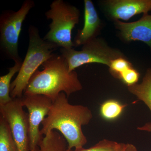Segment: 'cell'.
Instances as JSON below:
<instances>
[{"label":"cell","mask_w":151,"mask_h":151,"mask_svg":"<svg viewBox=\"0 0 151 151\" xmlns=\"http://www.w3.org/2000/svg\"><path fill=\"white\" fill-rule=\"evenodd\" d=\"M92 118L89 108L70 104L65 93L61 92L42 123L40 134L44 136L53 130L58 131L66 140L68 148H81L87 142L82 127L89 124Z\"/></svg>","instance_id":"obj_1"},{"label":"cell","mask_w":151,"mask_h":151,"mask_svg":"<svg viewBox=\"0 0 151 151\" xmlns=\"http://www.w3.org/2000/svg\"><path fill=\"white\" fill-rule=\"evenodd\" d=\"M41 66L43 69H37L34 73L24 95H43L53 102L61 92L68 97L82 89L77 73L69 71L67 63L62 55L53 53Z\"/></svg>","instance_id":"obj_2"},{"label":"cell","mask_w":151,"mask_h":151,"mask_svg":"<svg viewBox=\"0 0 151 151\" xmlns=\"http://www.w3.org/2000/svg\"><path fill=\"white\" fill-rule=\"evenodd\" d=\"M28 35L29 41L25 57L16 78L11 83L10 96L13 99L23 97L34 73L59 47L41 37L38 29L35 26H29Z\"/></svg>","instance_id":"obj_3"},{"label":"cell","mask_w":151,"mask_h":151,"mask_svg":"<svg viewBox=\"0 0 151 151\" xmlns=\"http://www.w3.org/2000/svg\"><path fill=\"white\" fill-rule=\"evenodd\" d=\"M50 6V9L45 13V16L47 19L51 20V22L44 39L61 48H73L75 46L71 40V32L79 22L80 11L63 0H55Z\"/></svg>","instance_id":"obj_4"},{"label":"cell","mask_w":151,"mask_h":151,"mask_svg":"<svg viewBox=\"0 0 151 151\" xmlns=\"http://www.w3.org/2000/svg\"><path fill=\"white\" fill-rule=\"evenodd\" d=\"M35 6L32 0H25L19 10L5 11L0 15V48L7 58L14 63L23 61L19 54V38L23 23Z\"/></svg>","instance_id":"obj_5"},{"label":"cell","mask_w":151,"mask_h":151,"mask_svg":"<svg viewBox=\"0 0 151 151\" xmlns=\"http://www.w3.org/2000/svg\"><path fill=\"white\" fill-rule=\"evenodd\" d=\"M60 51L67 62L70 72L87 63H102L109 67L113 60L124 56L119 50L96 38L83 45L81 50L61 48Z\"/></svg>","instance_id":"obj_6"},{"label":"cell","mask_w":151,"mask_h":151,"mask_svg":"<svg viewBox=\"0 0 151 151\" xmlns=\"http://www.w3.org/2000/svg\"><path fill=\"white\" fill-rule=\"evenodd\" d=\"M22 97L0 105V113L9 124L19 151H30L29 115L24 110Z\"/></svg>","instance_id":"obj_7"},{"label":"cell","mask_w":151,"mask_h":151,"mask_svg":"<svg viewBox=\"0 0 151 151\" xmlns=\"http://www.w3.org/2000/svg\"><path fill=\"white\" fill-rule=\"evenodd\" d=\"M23 104L27 108L29 119V137L30 151H35L43 136L40 126L47 116L52 101L43 95H24Z\"/></svg>","instance_id":"obj_8"},{"label":"cell","mask_w":151,"mask_h":151,"mask_svg":"<svg viewBox=\"0 0 151 151\" xmlns=\"http://www.w3.org/2000/svg\"><path fill=\"white\" fill-rule=\"evenodd\" d=\"M108 13L116 20L127 21L141 13L151 10V0H110L105 2Z\"/></svg>","instance_id":"obj_9"},{"label":"cell","mask_w":151,"mask_h":151,"mask_svg":"<svg viewBox=\"0 0 151 151\" xmlns=\"http://www.w3.org/2000/svg\"><path fill=\"white\" fill-rule=\"evenodd\" d=\"M115 25L125 40L140 41L151 49V15L144 14L139 20L132 22L116 20Z\"/></svg>","instance_id":"obj_10"},{"label":"cell","mask_w":151,"mask_h":151,"mask_svg":"<svg viewBox=\"0 0 151 151\" xmlns=\"http://www.w3.org/2000/svg\"><path fill=\"white\" fill-rule=\"evenodd\" d=\"M84 27L78 30L73 41L74 46L83 45L96 38L101 25V21L98 17L94 4L90 0H84Z\"/></svg>","instance_id":"obj_11"},{"label":"cell","mask_w":151,"mask_h":151,"mask_svg":"<svg viewBox=\"0 0 151 151\" xmlns=\"http://www.w3.org/2000/svg\"><path fill=\"white\" fill-rule=\"evenodd\" d=\"M65 138L58 131L53 130L45 135L35 151H70Z\"/></svg>","instance_id":"obj_12"},{"label":"cell","mask_w":151,"mask_h":151,"mask_svg":"<svg viewBox=\"0 0 151 151\" xmlns=\"http://www.w3.org/2000/svg\"><path fill=\"white\" fill-rule=\"evenodd\" d=\"M128 90L144 102L151 112V68L147 70L142 83L128 86Z\"/></svg>","instance_id":"obj_13"},{"label":"cell","mask_w":151,"mask_h":151,"mask_svg":"<svg viewBox=\"0 0 151 151\" xmlns=\"http://www.w3.org/2000/svg\"><path fill=\"white\" fill-rule=\"evenodd\" d=\"M23 61L14 63L12 67L9 68V72L0 76V105L9 103L13 98L10 96L11 81L15 73H18Z\"/></svg>","instance_id":"obj_14"},{"label":"cell","mask_w":151,"mask_h":151,"mask_svg":"<svg viewBox=\"0 0 151 151\" xmlns=\"http://www.w3.org/2000/svg\"><path fill=\"white\" fill-rule=\"evenodd\" d=\"M0 151H19L8 124L0 116Z\"/></svg>","instance_id":"obj_15"},{"label":"cell","mask_w":151,"mask_h":151,"mask_svg":"<svg viewBox=\"0 0 151 151\" xmlns=\"http://www.w3.org/2000/svg\"><path fill=\"white\" fill-rule=\"evenodd\" d=\"M126 106L116 100H107L101 105L100 114L106 120H114L122 114Z\"/></svg>","instance_id":"obj_16"},{"label":"cell","mask_w":151,"mask_h":151,"mask_svg":"<svg viewBox=\"0 0 151 151\" xmlns=\"http://www.w3.org/2000/svg\"><path fill=\"white\" fill-rule=\"evenodd\" d=\"M120 143L116 142L103 139L100 141L95 145L88 149H76L70 151H116L120 146Z\"/></svg>","instance_id":"obj_17"},{"label":"cell","mask_w":151,"mask_h":151,"mask_svg":"<svg viewBox=\"0 0 151 151\" xmlns=\"http://www.w3.org/2000/svg\"><path fill=\"white\" fill-rule=\"evenodd\" d=\"M109 68L113 75L118 77L121 73L133 67L132 64L127 59L124 57H121L113 60Z\"/></svg>","instance_id":"obj_18"},{"label":"cell","mask_w":151,"mask_h":151,"mask_svg":"<svg viewBox=\"0 0 151 151\" xmlns=\"http://www.w3.org/2000/svg\"><path fill=\"white\" fill-rule=\"evenodd\" d=\"M139 76V73L132 68L121 73L118 76V78L122 80L127 86H130L137 84Z\"/></svg>","instance_id":"obj_19"},{"label":"cell","mask_w":151,"mask_h":151,"mask_svg":"<svg viewBox=\"0 0 151 151\" xmlns=\"http://www.w3.org/2000/svg\"><path fill=\"white\" fill-rule=\"evenodd\" d=\"M137 129L151 133V122L147 123L142 127H138Z\"/></svg>","instance_id":"obj_20"},{"label":"cell","mask_w":151,"mask_h":151,"mask_svg":"<svg viewBox=\"0 0 151 151\" xmlns=\"http://www.w3.org/2000/svg\"><path fill=\"white\" fill-rule=\"evenodd\" d=\"M124 151H138L135 146L131 144H126Z\"/></svg>","instance_id":"obj_21"},{"label":"cell","mask_w":151,"mask_h":151,"mask_svg":"<svg viewBox=\"0 0 151 151\" xmlns=\"http://www.w3.org/2000/svg\"><path fill=\"white\" fill-rule=\"evenodd\" d=\"M125 145L126 144L124 143H120V146H119V148L116 151H124V149H125Z\"/></svg>","instance_id":"obj_22"}]
</instances>
